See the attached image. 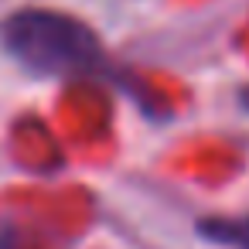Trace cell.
I'll list each match as a JSON object with an SVG mask.
<instances>
[{"instance_id": "cell-2", "label": "cell", "mask_w": 249, "mask_h": 249, "mask_svg": "<svg viewBox=\"0 0 249 249\" xmlns=\"http://www.w3.org/2000/svg\"><path fill=\"white\" fill-rule=\"evenodd\" d=\"M198 232L212 242H232L239 249H249V218H205L198 222Z\"/></svg>"}, {"instance_id": "cell-3", "label": "cell", "mask_w": 249, "mask_h": 249, "mask_svg": "<svg viewBox=\"0 0 249 249\" xmlns=\"http://www.w3.org/2000/svg\"><path fill=\"white\" fill-rule=\"evenodd\" d=\"M14 242H18L14 229H0V249H14Z\"/></svg>"}, {"instance_id": "cell-1", "label": "cell", "mask_w": 249, "mask_h": 249, "mask_svg": "<svg viewBox=\"0 0 249 249\" xmlns=\"http://www.w3.org/2000/svg\"><path fill=\"white\" fill-rule=\"evenodd\" d=\"M7 55L41 79H106L113 75L99 35L62 11L24 7L0 24Z\"/></svg>"}]
</instances>
